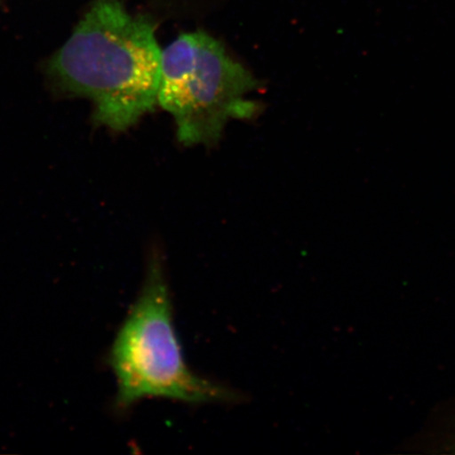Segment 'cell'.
<instances>
[{
    "label": "cell",
    "mask_w": 455,
    "mask_h": 455,
    "mask_svg": "<svg viewBox=\"0 0 455 455\" xmlns=\"http://www.w3.org/2000/svg\"><path fill=\"white\" fill-rule=\"evenodd\" d=\"M162 52L156 25L117 0H98L48 64L62 92L94 102V121L127 130L156 109Z\"/></svg>",
    "instance_id": "cell-1"
},
{
    "label": "cell",
    "mask_w": 455,
    "mask_h": 455,
    "mask_svg": "<svg viewBox=\"0 0 455 455\" xmlns=\"http://www.w3.org/2000/svg\"><path fill=\"white\" fill-rule=\"evenodd\" d=\"M453 448H455V443H454V445H453Z\"/></svg>",
    "instance_id": "cell-4"
},
{
    "label": "cell",
    "mask_w": 455,
    "mask_h": 455,
    "mask_svg": "<svg viewBox=\"0 0 455 455\" xmlns=\"http://www.w3.org/2000/svg\"><path fill=\"white\" fill-rule=\"evenodd\" d=\"M256 88L252 74L206 33L183 34L162 52L157 101L185 146L214 144L230 119L251 118L259 107L247 95Z\"/></svg>",
    "instance_id": "cell-3"
},
{
    "label": "cell",
    "mask_w": 455,
    "mask_h": 455,
    "mask_svg": "<svg viewBox=\"0 0 455 455\" xmlns=\"http://www.w3.org/2000/svg\"><path fill=\"white\" fill-rule=\"evenodd\" d=\"M109 363L116 374L117 411L146 398L201 405L235 403L228 387L199 377L187 365L174 325L173 306L164 261H148L144 286L113 341Z\"/></svg>",
    "instance_id": "cell-2"
}]
</instances>
